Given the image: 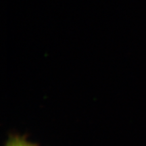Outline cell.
<instances>
[{"instance_id":"6da1fadb","label":"cell","mask_w":146,"mask_h":146,"mask_svg":"<svg viewBox=\"0 0 146 146\" xmlns=\"http://www.w3.org/2000/svg\"><path fill=\"white\" fill-rule=\"evenodd\" d=\"M5 146H39L27 139L26 136L11 135L7 140Z\"/></svg>"}]
</instances>
